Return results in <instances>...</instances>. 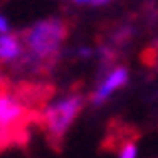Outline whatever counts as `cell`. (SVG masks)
<instances>
[{
	"instance_id": "6da1fadb",
	"label": "cell",
	"mask_w": 158,
	"mask_h": 158,
	"mask_svg": "<svg viewBox=\"0 0 158 158\" xmlns=\"http://www.w3.org/2000/svg\"><path fill=\"white\" fill-rule=\"evenodd\" d=\"M67 29L60 20H43V23L34 25L27 34V47L36 58L45 60L58 54V49L65 40Z\"/></svg>"
},
{
	"instance_id": "7a4b0ae2",
	"label": "cell",
	"mask_w": 158,
	"mask_h": 158,
	"mask_svg": "<svg viewBox=\"0 0 158 158\" xmlns=\"http://www.w3.org/2000/svg\"><path fill=\"white\" fill-rule=\"evenodd\" d=\"M80 109H82V98L80 96H69V98L51 102L45 111V127H47L49 138L58 143L65 136V131L69 129V125L76 120Z\"/></svg>"
},
{
	"instance_id": "3957f363",
	"label": "cell",
	"mask_w": 158,
	"mask_h": 158,
	"mask_svg": "<svg viewBox=\"0 0 158 158\" xmlns=\"http://www.w3.org/2000/svg\"><path fill=\"white\" fill-rule=\"evenodd\" d=\"M25 118V107L11 94L0 89V131H14Z\"/></svg>"
},
{
	"instance_id": "277c9868",
	"label": "cell",
	"mask_w": 158,
	"mask_h": 158,
	"mask_svg": "<svg viewBox=\"0 0 158 158\" xmlns=\"http://www.w3.org/2000/svg\"><path fill=\"white\" fill-rule=\"evenodd\" d=\"M127 69L125 67H116V69H111L107 76H105V80L98 85V89H96V94H94V105H100V102H105L111 94L118 89V87H123L125 82H127Z\"/></svg>"
},
{
	"instance_id": "5b68a950",
	"label": "cell",
	"mask_w": 158,
	"mask_h": 158,
	"mask_svg": "<svg viewBox=\"0 0 158 158\" xmlns=\"http://www.w3.org/2000/svg\"><path fill=\"white\" fill-rule=\"evenodd\" d=\"M20 56V38L7 34H0V60H14Z\"/></svg>"
},
{
	"instance_id": "8992f818",
	"label": "cell",
	"mask_w": 158,
	"mask_h": 158,
	"mask_svg": "<svg viewBox=\"0 0 158 158\" xmlns=\"http://www.w3.org/2000/svg\"><path fill=\"white\" fill-rule=\"evenodd\" d=\"M136 156H138V152H136V145H134V143H125V145L120 147L118 158H136Z\"/></svg>"
},
{
	"instance_id": "52a82bcc",
	"label": "cell",
	"mask_w": 158,
	"mask_h": 158,
	"mask_svg": "<svg viewBox=\"0 0 158 158\" xmlns=\"http://www.w3.org/2000/svg\"><path fill=\"white\" fill-rule=\"evenodd\" d=\"M7 31H9V23L5 16H0V34H7Z\"/></svg>"
},
{
	"instance_id": "ba28073f",
	"label": "cell",
	"mask_w": 158,
	"mask_h": 158,
	"mask_svg": "<svg viewBox=\"0 0 158 158\" xmlns=\"http://www.w3.org/2000/svg\"><path fill=\"white\" fill-rule=\"evenodd\" d=\"M98 2H109V0H98Z\"/></svg>"
}]
</instances>
